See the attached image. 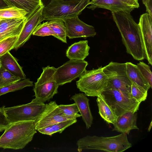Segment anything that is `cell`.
I'll list each match as a JSON object with an SVG mask.
<instances>
[{"mask_svg": "<svg viewBox=\"0 0 152 152\" xmlns=\"http://www.w3.org/2000/svg\"><path fill=\"white\" fill-rule=\"evenodd\" d=\"M113 20L121 34L126 52L136 60L146 59V54L140 26L130 13L111 12Z\"/></svg>", "mask_w": 152, "mask_h": 152, "instance_id": "6da1fadb", "label": "cell"}, {"mask_svg": "<svg viewBox=\"0 0 152 152\" xmlns=\"http://www.w3.org/2000/svg\"><path fill=\"white\" fill-rule=\"evenodd\" d=\"M36 133L35 121L10 124L0 137V148L22 149L32 140Z\"/></svg>", "mask_w": 152, "mask_h": 152, "instance_id": "7a4b0ae2", "label": "cell"}, {"mask_svg": "<svg viewBox=\"0 0 152 152\" xmlns=\"http://www.w3.org/2000/svg\"><path fill=\"white\" fill-rule=\"evenodd\" d=\"M127 134L121 133L112 137L87 135L77 142V150L80 152L86 150H97L109 152H122L132 146Z\"/></svg>", "mask_w": 152, "mask_h": 152, "instance_id": "3957f363", "label": "cell"}, {"mask_svg": "<svg viewBox=\"0 0 152 152\" xmlns=\"http://www.w3.org/2000/svg\"><path fill=\"white\" fill-rule=\"evenodd\" d=\"M90 4V0H81L75 2L51 0L44 6L42 15L45 20H64L78 16Z\"/></svg>", "mask_w": 152, "mask_h": 152, "instance_id": "277c9868", "label": "cell"}, {"mask_svg": "<svg viewBox=\"0 0 152 152\" xmlns=\"http://www.w3.org/2000/svg\"><path fill=\"white\" fill-rule=\"evenodd\" d=\"M99 96L109 106L116 118L129 111L136 113L140 104L133 98L131 94L110 86H107Z\"/></svg>", "mask_w": 152, "mask_h": 152, "instance_id": "5b68a950", "label": "cell"}, {"mask_svg": "<svg viewBox=\"0 0 152 152\" xmlns=\"http://www.w3.org/2000/svg\"><path fill=\"white\" fill-rule=\"evenodd\" d=\"M102 66L96 69L86 70L76 82L77 88L88 96H99L107 87L108 77Z\"/></svg>", "mask_w": 152, "mask_h": 152, "instance_id": "8992f818", "label": "cell"}, {"mask_svg": "<svg viewBox=\"0 0 152 152\" xmlns=\"http://www.w3.org/2000/svg\"><path fill=\"white\" fill-rule=\"evenodd\" d=\"M46 104L35 98L30 103L4 108L5 113L10 124L20 121H35L45 109Z\"/></svg>", "mask_w": 152, "mask_h": 152, "instance_id": "52a82bcc", "label": "cell"}, {"mask_svg": "<svg viewBox=\"0 0 152 152\" xmlns=\"http://www.w3.org/2000/svg\"><path fill=\"white\" fill-rule=\"evenodd\" d=\"M43 72L37 82L33 91L35 98L44 102L52 98L58 93L59 86L54 76L56 68L48 66L42 68Z\"/></svg>", "mask_w": 152, "mask_h": 152, "instance_id": "ba28073f", "label": "cell"}, {"mask_svg": "<svg viewBox=\"0 0 152 152\" xmlns=\"http://www.w3.org/2000/svg\"><path fill=\"white\" fill-rule=\"evenodd\" d=\"M102 70L108 77L107 86L131 94L132 82L126 70V64L110 62L103 67Z\"/></svg>", "mask_w": 152, "mask_h": 152, "instance_id": "9c48e42d", "label": "cell"}, {"mask_svg": "<svg viewBox=\"0 0 152 152\" xmlns=\"http://www.w3.org/2000/svg\"><path fill=\"white\" fill-rule=\"evenodd\" d=\"M87 61L70 60L56 69L54 76L57 84L62 86L79 77L86 70Z\"/></svg>", "mask_w": 152, "mask_h": 152, "instance_id": "30bf717a", "label": "cell"}, {"mask_svg": "<svg viewBox=\"0 0 152 152\" xmlns=\"http://www.w3.org/2000/svg\"><path fill=\"white\" fill-rule=\"evenodd\" d=\"M76 118L63 115L55 101L46 104L45 109L35 121L37 131L46 126L60 122Z\"/></svg>", "mask_w": 152, "mask_h": 152, "instance_id": "8fae6325", "label": "cell"}, {"mask_svg": "<svg viewBox=\"0 0 152 152\" xmlns=\"http://www.w3.org/2000/svg\"><path fill=\"white\" fill-rule=\"evenodd\" d=\"M66 30V36L69 39L94 37L96 34L93 26L85 23L76 16L63 20Z\"/></svg>", "mask_w": 152, "mask_h": 152, "instance_id": "7c38bea8", "label": "cell"}, {"mask_svg": "<svg viewBox=\"0 0 152 152\" xmlns=\"http://www.w3.org/2000/svg\"><path fill=\"white\" fill-rule=\"evenodd\" d=\"M44 5L39 6L27 20L18 36L14 49L22 46L30 38L35 29L44 18L42 15Z\"/></svg>", "mask_w": 152, "mask_h": 152, "instance_id": "4fadbf2b", "label": "cell"}, {"mask_svg": "<svg viewBox=\"0 0 152 152\" xmlns=\"http://www.w3.org/2000/svg\"><path fill=\"white\" fill-rule=\"evenodd\" d=\"M152 16L148 13L140 16V26L144 44L146 58L149 63L152 65Z\"/></svg>", "mask_w": 152, "mask_h": 152, "instance_id": "5bb4252c", "label": "cell"}, {"mask_svg": "<svg viewBox=\"0 0 152 152\" xmlns=\"http://www.w3.org/2000/svg\"><path fill=\"white\" fill-rule=\"evenodd\" d=\"M27 20L26 17L0 20V41L19 35Z\"/></svg>", "mask_w": 152, "mask_h": 152, "instance_id": "9a60e30c", "label": "cell"}, {"mask_svg": "<svg viewBox=\"0 0 152 152\" xmlns=\"http://www.w3.org/2000/svg\"><path fill=\"white\" fill-rule=\"evenodd\" d=\"M87 8L92 10L102 8L110 10L111 12H124L130 13L135 8L119 0H91Z\"/></svg>", "mask_w": 152, "mask_h": 152, "instance_id": "2e32d148", "label": "cell"}, {"mask_svg": "<svg viewBox=\"0 0 152 152\" xmlns=\"http://www.w3.org/2000/svg\"><path fill=\"white\" fill-rule=\"evenodd\" d=\"M137 114L132 111L127 112L118 117L113 124V131L129 134L130 131L139 129L137 125Z\"/></svg>", "mask_w": 152, "mask_h": 152, "instance_id": "e0dca14e", "label": "cell"}, {"mask_svg": "<svg viewBox=\"0 0 152 152\" xmlns=\"http://www.w3.org/2000/svg\"><path fill=\"white\" fill-rule=\"evenodd\" d=\"M70 100H73L77 105L86 128L89 129L93 124V117L89 105V99L83 93L75 94Z\"/></svg>", "mask_w": 152, "mask_h": 152, "instance_id": "ac0fdd59", "label": "cell"}, {"mask_svg": "<svg viewBox=\"0 0 152 152\" xmlns=\"http://www.w3.org/2000/svg\"><path fill=\"white\" fill-rule=\"evenodd\" d=\"M88 40L76 42L69 46L66 51V56L69 59L84 60L89 55L90 49Z\"/></svg>", "mask_w": 152, "mask_h": 152, "instance_id": "d6986e66", "label": "cell"}, {"mask_svg": "<svg viewBox=\"0 0 152 152\" xmlns=\"http://www.w3.org/2000/svg\"><path fill=\"white\" fill-rule=\"evenodd\" d=\"M1 65L5 69L21 80L26 78L22 67L10 51L0 56Z\"/></svg>", "mask_w": 152, "mask_h": 152, "instance_id": "ffe728a7", "label": "cell"}, {"mask_svg": "<svg viewBox=\"0 0 152 152\" xmlns=\"http://www.w3.org/2000/svg\"><path fill=\"white\" fill-rule=\"evenodd\" d=\"M126 73L132 83L148 91L150 87L137 65L130 62H126Z\"/></svg>", "mask_w": 152, "mask_h": 152, "instance_id": "44dd1931", "label": "cell"}, {"mask_svg": "<svg viewBox=\"0 0 152 152\" xmlns=\"http://www.w3.org/2000/svg\"><path fill=\"white\" fill-rule=\"evenodd\" d=\"M8 7L15 6L26 10L29 16L40 6L43 5L42 0H3Z\"/></svg>", "mask_w": 152, "mask_h": 152, "instance_id": "7402d4cb", "label": "cell"}, {"mask_svg": "<svg viewBox=\"0 0 152 152\" xmlns=\"http://www.w3.org/2000/svg\"><path fill=\"white\" fill-rule=\"evenodd\" d=\"M77 121L76 118L65 121L46 126L37 131L42 134L51 136L57 132L61 133L66 128Z\"/></svg>", "mask_w": 152, "mask_h": 152, "instance_id": "603a6c76", "label": "cell"}, {"mask_svg": "<svg viewBox=\"0 0 152 152\" xmlns=\"http://www.w3.org/2000/svg\"><path fill=\"white\" fill-rule=\"evenodd\" d=\"M96 102L99 108V113L101 117L108 124H113L116 118L107 103L100 96H98Z\"/></svg>", "mask_w": 152, "mask_h": 152, "instance_id": "cb8c5ba5", "label": "cell"}, {"mask_svg": "<svg viewBox=\"0 0 152 152\" xmlns=\"http://www.w3.org/2000/svg\"><path fill=\"white\" fill-rule=\"evenodd\" d=\"M28 13L15 6L0 9V20L27 17Z\"/></svg>", "mask_w": 152, "mask_h": 152, "instance_id": "d4e9b609", "label": "cell"}, {"mask_svg": "<svg viewBox=\"0 0 152 152\" xmlns=\"http://www.w3.org/2000/svg\"><path fill=\"white\" fill-rule=\"evenodd\" d=\"M48 23L55 34L54 37L62 42L67 43L66 30L63 20H50L48 21Z\"/></svg>", "mask_w": 152, "mask_h": 152, "instance_id": "484cf974", "label": "cell"}, {"mask_svg": "<svg viewBox=\"0 0 152 152\" xmlns=\"http://www.w3.org/2000/svg\"><path fill=\"white\" fill-rule=\"evenodd\" d=\"M33 85V82L26 78L20 80L11 85L0 88V96L7 93L22 89L28 86Z\"/></svg>", "mask_w": 152, "mask_h": 152, "instance_id": "4316f807", "label": "cell"}, {"mask_svg": "<svg viewBox=\"0 0 152 152\" xmlns=\"http://www.w3.org/2000/svg\"><path fill=\"white\" fill-rule=\"evenodd\" d=\"M21 80L5 69L1 65L0 69V88L13 83Z\"/></svg>", "mask_w": 152, "mask_h": 152, "instance_id": "83f0119b", "label": "cell"}, {"mask_svg": "<svg viewBox=\"0 0 152 152\" xmlns=\"http://www.w3.org/2000/svg\"><path fill=\"white\" fill-rule=\"evenodd\" d=\"M18 36L11 37L0 41V56L14 49Z\"/></svg>", "mask_w": 152, "mask_h": 152, "instance_id": "f1b7e54d", "label": "cell"}, {"mask_svg": "<svg viewBox=\"0 0 152 152\" xmlns=\"http://www.w3.org/2000/svg\"><path fill=\"white\" fill-rule=\"evenodd\" d=\"M131 94L133 98L141 103L146 99L148 95V91L132 83Z\"/></svg>", "mask_w": 152, "mask_h": 152, "instance_id": "f546056e", "label": "cell"}, {"mask_svg": "<svg viewBox=\"0 0 152 152\" xmlns=\"http://www.w3.org/2000/svg\"><path fill=\"white\" fill-rule=\"evenodd\" d=\"M58 107L64 115L72 116L76 118L81 116L78 114L79 112L78 107L75 103L67 105L60 104Z\"/></svg>", "mask_w": 152, "mask_h": 152, "instance_id": "4dcf8cb0", "label": "cell"}, {"mask_svg": "<svg viewBox=\"0 0 152 152\" xmlns=\"http://www.w3.org/2000/svg\"><path fill=\"white\" fill-rule=\"evenodd\" d=\"M32 34L42 37L55 36L54 32L48 25V21L40 23L36 27Z\"/></svg>", "mask_w": 152, "mask_h": 152, "instance_id": "1f68e13d", "label": "cell"}, {"mask_svg": "<svg viewBox=\"0 0 152 152\" xmlns=\"http://www.w3.org/2000/svg\"><path fill=\"white\" fill-rule=\"evenodd\" d=\"M139 71L149 85L152 88V74L150 67L143 61H140L137 65Z\"/></svg>", "mask_w": 152, "mask_h": 152, "instance_id": "d6a6232c", "label": "cell"}, {"mask_svg": "<svg viewBox=\"0 0 152 152\" xmlns=\"http://www.w3.org/2000/svg\"><path fill=\"white\" fill-rule=\"evenodd\" d=\"M4 108V106L0 107V132L4 130L10 124L5 113Z\"/></svg>", "mask_w": 152, "mask_h": 152, "instance_id": "836d02e7", "label": "cell"}, {"mask_svg": "<svg viewBox=\"0 0 152 152\" xmlns=\"http://www.w3.org/2000/svg\"><path fill=\"white\" fill-rule=\"evenodd\" d=\"M124 2L135 8H138L139 7L138 0H119Z\"/></svg>", "mask_w": 152, "mask_h": 152, "instance_id": "e575fe53", "label": "cell"}, {"mask_svg": "<svg viewBox=\"0 0 152 152\" xmlns=\"http://www.w3.org/2000/svg\"><path fill=\"white\" fill-rule=\"evenodd\" d=\"M144 5L146 7V11L150 16H152V0H150Z\"/></svg>", "mask_w": 152, "mask_h": 152, "instance_id": "d590c367", "label": "cell"}, {"mask_svg": "<svg viewBox=\"0 0 152 152\" xmlns=\"http://www.w3.org/2000/svg\"><path fill=\"white\" fill-rule=\"evenodd\" d=\"M51 0H42V4L44 6L47 5ZM66 2H77L81 0H57Z\"/></svg>", "mask_w": 152, "mask_h": 152, "instance_id": "8d00e7d4", "label": "cell"}, {"mask_svg": "<svg viewBox=\"0 0 152 152\" xmlns=\"http://www.w3.org/2000/svg\"><path fill=\"white\" fill-rule=\"evenodd\" d=\"M7 7H9L3 0H0V9Z\"/></svg>", "mask_w": 152, "mask_h": 152, "instance_id": "74e56055", "label": "cell"}, {"mask_svg": "<svg viewBox=\"0 0 152 152\" xmlns=\"http://www.w3.org/2000/svg\"><path fill=\"white\" fill-rule=\"evenodd\" d=\"M152 127V121H151L150 124V125L149 126V127L148 129V131H150L151 128Z\"/></svg>", "mask_w": 152, "mask_h": 152, "instance_id": "f35d334b", "label": "cell"}, {"mask_svg": "<svg viewBox=\"0 0 152 152\" xmlns=\"http://www.w3.org/2000/svg\"><path fill=\"white\" fill-rule=\"evenodd\" d=\"M150 0H142L143 3L144 4L146 2Z\"/></svg>", "mask_w": 152, "mask_h": 152, "instance_id": "ab89813d", "label": "cell"}, {"mask_svg": "<svg viewBox=\"0 0 152 152\" xmlns=\"http://www.w3.org/2000/svg\"><path fill=\"white\" fill-rule=\"evenodd\" d=\"M1 61H0V68H1Z\"/></svg>", "mask_w": 152, "mask_h": 152, "instance_id": "60d3db41", "label": "cell"}, {"mask_svg": "<svg viewBox=\"0 0 152 152\" xmlns=\"http://www.w3.org/2000/svg\"></svg>", "mask_w": 152, "mask_h": 152, "instance_id": "b9f144b4", "label": "cell"}]
</instances>
